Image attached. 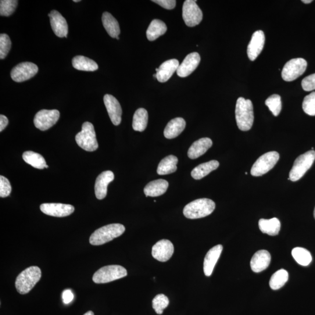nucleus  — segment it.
Returning a JSON list of instances; mask_svg holds the SVG:
<instances>
[{
  "label": "nucleus",
  "mask_w": 315,
  "mask_h": 315,
  "mask_svg": "<svg viewBox=\"0 0 315 315\" xmlns=\"http://www.w3.org/2000/svg\"><path fill=\"white\" fill-rule=\"evenodd\" d=\"M38 67L31 62H24L18 64L13 68L11 72V77L17 82H21L30 80L37 74Z\"/></svg>",
  "instance_id": "obj_12"
},
{
  "label": "nucleus",
  "mask_w": 315,
  "mask_h": 315,
  "mask_svg": "<svg viewBox=\"0 0 315 315\" xmlns=\"http://www.w3.org/2000/svg\"><path fill=\"white\" fill-rule=\"evenodd\" d=\"M59 117V110L43 109L36 114L34 124L40 130H47L57 122Z\"/></svg>",
  "instance_id": "obj_11"
},
{
  "label": "nucleus",
  "mask_w": 315,
  "mask_h": 315,
  "mask_svg": "<svg viewBox=\"0 0 315 315\" xmlns=\"http://www.w3.org/2000/svg\"><path fill=\"white\" fill-rule=\"evenodd\" d=\"M213 145V141L209 138H202L193 143L189 148L188 155L189 159L195 160L205 154Z\"/></svg>",
  "instance_id": "obj_23"
},
{
  "label": "nucleus",
  "mask_w": 315,
  "mask_h": 315,
  "mask_svg": "<svg viewBox=\"0 0 315 315\" xmlns=\"http://www.w3.org/2000/svg\"><path fill=\"white\" fill-rule=\"evenodd\" d=\"M153 2L167 10H173L177 5L175 0H153Z\"/></svg>",
  "instance_id": "obj_43"
},
{
  "label": "nucleus",
  "mask_w": 315,
  "mask_h": 315,
  "mask_svg": "<svg viewBox=\"0 0 315 315\" xmlns=\"http://www.w3.org/2000/svg\"><path fill=\"white\" fill-rule=\"evenodd\" d=\"M302 87L304 91H311L315 89V73L303 79Z\"/></svg>",
  "instance_id": "obj_42"
},
{
  "label": "nucleus",
  "mask_w": 315,
  "mask_h": 315,
  "mask_svg": "<svg viewBox=\"0 0 315 315\" xmlns=\"http://www.w3.org/2000/svg\"><path fill=\"white\" fill-rule=\"evenodd\" d=\"M8 124V118L5 115H3V114H1V115H0V131L2 132L5 130Z\"/></svg>",
  "instance_id": "obj_45"
},
{
  "label": "nucleus",
  "mask_w": 315,
  "mask_h": 315,
  "mask_svg": "<svg viewBox=\"0 0 315 315\" xmlns=\"http://www.w3.org/2000/svg\"><path fill=\"white\" fill-rule=\"evenodd\" d=\"M76 141L81 148L88 152L96 151L98 148L96 132L91 123L86 121L82 126V130L76 136Z\"/></svg>",
  "instance_id": "obj_7"
},
{
  "label": "nucleus",
  "mask_w": 315,
  "mask_h": 315,
  "mask_svg": "<svg viewBox=\"0 0 315 315\" xmlns=\"http://www.w3.org/2000/svg\"><path fill=\"white\" fill-rule=\"evenodd\" d=\"M102 21L107 34L113 38L119 37L120 34L119 24L112 14L105 12L103 14Z\"/></svg>",
  "instance_id": "obj_27"
},
{
  "label": "nucleus",
  "mask_w": 315,
  "mask_h": 315,
  "mask_svg": "<svg viewBox=\"0 0 315 315\" xmlns=\"http://www.w3.org/2000/svg\"><path fill=\"white\" fill-rule=\"evenodd\" d=\"M12 191V185L8 179L5 177H0V197L2 198H7Z\"/></svg>",
  "instance_id": "obj_41"
},
{
  "label": "nucleus",
  "mask_w": 315,
  "mask_h": 315,
  "mask_svg": "<svg viewBox=\"0 0 315 315\" xmlns=\"http://www.w3.org/2000/svg\"><path fill=\"white\" fill-rule=\"evenodd\" d=\"M126 228L122 224H112L105 225L96 230L89 238V243L92 245L105 244L122 235Z\"/></svg>",
  "instance_id": "obj_3"
},
{
  "label": "nucleus",
  "mask_w": 315,
  "mask_h": 315,
  "mask_svg": "<svg viewBox=\"0 0 315 315\" xmlns=\"http://www.w3.org/2000/svg\"><path fill=\"white\" fill-rule=\"evenodd\" d=\"M174 252L173 243L169 240L162 239L153 246L152 255L160 262H166L173 256Z\"/></svg>",
  "instance_id": "obj_13"
},
{
  "label": "nucleus",
  "mask_w": 315,
  "mask_h": 315,
  "mask_svg": "<svg viewBox=\"0 0 315 315\" xmlns=\"http://www.w3.org/2000/svg\"><path fill=\"white\" fill-rule=\"evenodd\" d=\"M84 315H94V313L92 311H88V312L85 313Z\"/></svg>",
  "instance_id": "obj_46"
},
{
  "label": "nucleus",
  "mask_w": 315,
  "mask_h": 315,
  "mask_svg": "<svg viewBox=\"0 0 315 315\" xmlns=\"http://www.w3.org/2000/svg\"><path fill=\"white\" fill-rule=\"evenodd\" d=\"M271 262V255L266 250H260L255 253L250 261V267L255 273L266 269Z\"/></svg>",
  "instance_id": "obj_22"
},
{
  "label": "nucleus",
  "mask_w": 315,
  "mask_h": 315,
  "mask_svg": "<svg viewBox=\"0 0 315 315\" xmlns=\"http://www.w3.org/2000/svg\"><path fill=\"white\" fill-rule=\"evenodd\" d=\"M168 186L169 184L166 180H155L146 185L144 192L146 197H158L164 195L167 192Z\"/></svg>",
  "instance_id": "obj_25"
},
{
  "label": "nucleus",
  "mask_w": 315,
  "mask_h": 315,
  "mask_svg": "<svg viewBox=\"0 0 315 315\" xmlns=\"http://www.w3.org/2000/svg\"><path fill=\"white\" fill-rule=\"evenodd\" d=\"M106 108L111 121L114 126H118L121 123L122 109L119 101L113 96L106 94L103 98Z\"/></svg>",
  "instance_id": "obj_15"
},
{
  "label": "nucleus",
  "mask_w": 315,
  "mask_h": 315,
  "mask_svg": "<svg viewBox=\"0 0 315 315\" xmlns=\"http://www.w3.org/2000/svg\"><path fill=\"white\" fill-rule=\"evenodd\" d=\"M73 2L77 3V2H80V0H74Z\"/></svg>",
  "instance_id": "obj_48"
},
{
  "label": "nucleus",
  "mask_w": 315,
  "mask_h": 315,
  "mask_svg": "<svg viewBox=\"0 0 315 315\" xmlns=\"http://www.w3.org/2000/svg\"><path fill=\"white\" fill-rule=\"evenodd\" d=\"M19 2L16 0H2L0 2V15L9 17L15 12Z\"/></svg>",
  "instance_id": "obj_37"
},
{
  "label": "nucleus",
  "mask_w": 315,
  "mask_h": 315,
  "mask_svg": "<svg viewBox=\"0 0 315 315\" xmlns=\"http://www.w3.org/2000/svg\"><path fill=\"white\" fill-rule=\"evenodd\" d=\"M63 300L65 304L70 303L74 299V294L70 289H66L63 292Z\"/></svg>",
  "instance_id": "obj_44"
},
{
  "label": "nucleus",
  "mask_w": 315,
  "mask_h": 315,
  "mask_svg": "<svg viewBox=\"0 0 315 315\" xmlns=\"http://www.w3.org/2000/svg\"><path fill=\"white\" fill-rule=\"evenodd\" d=\"M200 56L198 53L194 52L189 54L185 57L180 66H179L177 73L179 77L184 78L191 75L199 65Z\"/></svg>",
  "instance_id": "obj_16"
},
{
  "label": "nucleus",
  "mask_w": 315,
  "mask_h": 315,
  "mask_svg": "<svg viewBox=\"0 0 315 315\" xmlns=\"http://www.w3.org/2000/svg\"><path fill=\"white\" fill-rule=\"evenodd\" d=\"M223 247L221 245H218L211 248L206 254L204 260V273L206 276H210L213 273L214 268L218 259H219Z\"/></svg>",
  "instance_id": "obj_21"
},
{
  "label": "nucleus",
  "mask_w": 315,
  "mask_h": 315,
  "mask_svg": "<svg viewBox=\"0 0 315 315\" xmlns=\"http://www.w3.org/2000/svg\"><path fill=\"white\" fill-rule=\"evenodd\" d=\"M313 216H314V219H315V208H314V211H313Z\"/></svg>",
  "instance_id": "obj_49"
},
{
  "label": "nucleus",
  "mask_w": 315,
  "mask_h": 315,
  "mask_svg": "<svg viewBox=\"0 0 315 315\" xmlns=\"http://www.w3.org/2000/svg\"><path fill=\"white\" fill-rule=\"evenodd\" d=\"M180 62L177 59H171L163 63L159 69H156V78L160 82H166L170 80L174 73L177 71Z\"/></svg>",
  "instance_id": "obj_20"
},
{
  "label": "nucleus",
  "mask_w": 315,
  "mask_h": 315,
  "mask_svg": "<svg viewBox=\"0 0 315 315\" xmlns=\"http://www.w3.org/2000/svg\"><path fill=\"white\" fill-rule=\"evenodd\" d=\"M307 63L302 58L293 59L289 60L282 69L281 76L285 81L291 82L296 80L305 73Z\"/></svg>",
  "instance_id": "obj_9"
},
{
  "label": "nucleus",
  "mask_w": 315,
  "mask_h": 315,
  "mask_svg": "<svg viewBox=\"0 0 315 315\" xmlns=\"http://www.w3.org/2000/svg\"><path fill=\"white\" fill-rule=\"evenodd\" d=\"M289 275L287 271L280 269L272 275L270 282V287L272 289L277 290L283 287L288 280Z\"/></svg>",
  "instance_id": "obj_34"
},
{
  "label": "nucleus",
  "mask_w": 315,
  "mask_h": 315,
  "mask_svg": "<svg viewBox=\"0 0 315 315\" xmlns=\"http://www.w3.org/2000/svg\"><path fill=\"white\" fill-rule=\"evenodd\" d=\"M148 114L144 108H139L135 111L132 120V128L135 131L142 132L147 126Z\"/></svg>",
  "instance_id": "obj_32"
},
{
  "label": "nucleus",
  "mask_w": 315,
  "mask_h": 315,
  "mask_svg": "<svg viewBox=\"0 0 315 315\" xmlns=\"http://www.w3.org/2000/svg\"><path fill=\"white\" fill-rule=\"evenodd\" d=\"M126 268L119 265H110L103 267L93 275L92 280L96 284H105L126 277Z\"/></svg>",
  "instance_id": "obj_5"
},
{
  "label": "nucleus",
  "mask_w": 315,
  "mask_h": 315,
  "mask_svg": "<svg viewBox=\"0 0 315 315\" xmlns=\"http://www.w3.org/2000/svg\"><path fill=\"white\" fill-rule=\"evenodd\" d=\"M182 16L186 26L194 27L202 22L203 13L196 1L186 0L182 9Z\"/></svg>",
  "instance_id": "obj_10"
},
{
  "label": "nucleus",
  "mask_w": 315,
  "mask_h": 315,
  "mask_svg": "<svg viewBox=\"0 0 315 315\" xmlns=\"http://www.w3.org/2000/svg\"><path fill=\"white\" fill-rule=\"evenodd\" d=\"M265 44V36L262 31H257L252 35L251 41L247 49L249 59L255 60L262 52Z\"/></svg>",
  "instance_id": "obj_17"
},
{
  "label": "nucleus",
  "mask_w": 315,
  "mask_h": 315,
  "mask_svg": "<svg viewBox=\"0 0 315 315\" xmlns=\"http://www.w3.org/2000/svg\"><path fill=\"white\" fill-rule=\"evenodd\" d=\"M259 227L263 233L275 236L280 231L281 223L277 218H273L270 220L260 219L259 221Z\"/></svg>",
  "instance_id": "obj_28"
},
{
  "label": "nucleus",
  "mask_w": 315,
  "mask_h": 315,
  "mask_svg": "<svg viewBox=\"0 0 315 315\" xmlns=\"http://www.w3.org/2000/svg\"><path fill=\"white\" fill-rule=\"evenodd\" d=\"M314 160L315 151L313 150H311V151L299 155L293 163L288 180L292 182H296L300 180L312 167Z\"/></svg>",
  "instance_id": "obj_6"
},
{
  "label": "nucleus",
  "mask_w": 315,
  "mask_h": 315,
  "mask_svg": "<svg viewBox=\"0 0 315 315\" xmlns=\"http://www.w3.org/2000/svg\"><path fill=\"white\" fill-rule=\"evenodd\" d=\"M42 272L40 268L31 266L26 268L16 278V287L20 294L30 292L41 280Z\"/></svg>",
  "instance_id": "obj_2"
},
{
  "label": "nucleus",
  "mask_w": 315,
  "mask_h": 315,
  "mask_svg": "<svg viewBox=\"0 0 315 315\" xmlns=\"http://www.w3.org/2000/svg\"><path fill=\"white\" fill-rule=\"evenodd\" d=\"M41 210L45 214L56 217L70 216L74 211V207L62 203H44L40 206Z\"/></svg>",
  "instance_id": "obj_14"
},
{
  "label": "nucleus",
  "mask_w": 315,
  "mask_h": 315,
  "mask_svg": "<svg viewBox=\"0 0 315 315\" xmlns=\"http://www.w3.org/2000/svg\"><path fill=\"white\" fill-rule=\"evenodd\" d=\"M280 159L276 151H271L260 156L253 164L250 173L253 177H261L273 169Z\"/></svg>",
  "instance_id": "obj_8"
},
{
  "label": "nucleus",
  "mask_w": 315,
  "mask_h": 315,
  "mask_svg": "<svg viewBox=\"0 0 315 315\" xmlns=\"http://www.w3.org/2000/svg\"><path fill=\"white\" fill-rule=\"evenodd\" d=\"M245 174L246 175H248V173H245Z\"/></svg>",
  "instance_id": "obj_51"
},
{
  "label": "nucleus",
  "mask_w": 315,
  "mask_h": 315,
  "mask_svg": "<svg viewBox=\"0 0 315 315\" xmlns=\"http://www.w3.org/2000/svg\"><path fill=\"white\" fill-rule=\"evenodd\" d=\"M265 104L268 107L274 116H277L280 113L282 104L280 95H272L265 101Z\"/></svg>",
  "instance_id": "obj_36"
},
{
  "label": "nucleus",
  "mask_w": 315,
  "mask_h": 315,
  "mask_svg": "<svg viewBox=\"0 0 315 315\" xmlns=\"http://www.w3.org/2000/svg\"><path fill=\"white\" fill-rule=\"evenodd\" d=\"M186 121L182 117H177L171 120L165 128L164 134L168 139H173L178 137L185 130Z\"/></svg>",
  "instance_id": "obj_24"
},
{
  "label": "nucleus",
  "mask_w": 315,
  "mask_h": 315,
  "mask_svg": "<svg viewBox=\"0 0 315 315\" xmlns=\"http://www.w3.org/2000/svg\"><path fill=\"white\" fill-rule=\"evenodd\" d=\"M49 168V166H47V165H46V167H45V168Z\"/></svg>",
  "instance_id": "obj_50"
},
{
  "label": "nucleus",
  "mask_w": 315,
  "mask_h": 315,
  "mask_svg": "<svg viewBox=\"0 0 315 315\" xmlns=\"http://www.w3.org/2000/svg\"><path fill=\"white\" fill-rule=\"evenodd\" d=\"M302 109L309 116H315V92L305 96L302 103Z\"/></svg>",
  "instance_id": "obj_39"
},
{
  "label": "nucleus",
  "mask_w": 315,
  "mask_h": 315,
  "mask_svg": "<svg viewBox=\"0 0 315 315\" xmlns=\"http://www.w3.org/2000/svg\"><path fill=\"white\" fill-rule=\"evenodd\" d=\"M51 24L54 33L59 38H67L68 32V24L65 19L59 12L53 10L49 14Z\"/></svg>",
  "instance_id": "obj_18"
},
{
  "label": "nucleus",
  "mask_w": 315,
  "mask_h": 315,
  "mask_svg": "<svg viewBox=\"0 0 315 315\" xmlns=\"http://www.w3.org/2000/svg\"><path fill=\"white\" fill-rule=\"evenodd\" d=\"M170 300L166 295L161 293L152 300V307L157 314H163V311L169 305Z\"/></svg>",
  "instance_id": "obj_38"
},
{
  "label": "nucleus",
  "mask_w": 315,
  "mask_h": 315,
  "mask_svg": "<svg viewBox=\"0 0 315 315\" xmlns=\"http://www.w3.org/2000/svg\"><path fill=\"white\" fill-rule=\"evenodd\" d=\"M12 48V41L8 35H0V59H5Z\"/></svg>",
  "instance_id": "obj_40"
},
{
  "label": "nucleus",
  "mask_w": 315,
  "mask_h": 315,
  "mask_svg": "<svg viewBox=\"0 0 315 315\" xmlns=\"http://www.w3.org/2000/svg\"><path fill=\"white\" fill-rule=\"evenodd\" d=\"M216 208V204L209 199L194 200L185 207L184 216L189 219H198L209 216Z\"/></svg>",
  "instance_id": "obj_4"
},
{
  "label": "nucleus",
  "mask_w": 315,
  "mask_h": 315,
  "mask_svg": "<svg viewBox=\"0 0 315 315\" xmlns=\"http://www.w3.org/2000/svg\"><path fill=\"white\" fill-rule=\"evenodd\" d=\"M219 166V163L216 160H212L209 162L200 164L193 170L191 173L192 177L196 180H202L211 172L217 170Z\"/></svg>",
  "instance_id": "obj_26"
},
{
  "label": "nucleus",
  "mask_w": 315,
  "mask_h": 315,
  "mask_svg": "<svg viewBox=\"0 0 315 315\" xmlns=\"http://www.w3.org/2000/svg\"><path fill=\"white\" fill-rule=\"evenodd\" d=\"M167 27L163 21L153 20L146 31V38L149 41H153L166 33Z\"/></svg>",
  "instance_id": "obj_30"
},
{
  "label": "nucleus",
  "mask_w": 315,
  "mask_h": 315,
  "mask_svg": "<svg viewBox=\"0 0 315 315\" xmlns=\"http://www.w3.org/2000/svg\"><path fill=\"white\" fill-rule=\"evenodd\" d=\"M292 255L297 263L303 266H307L312 262V257L308 250L297 247L292 250Z\"/></svg>",
  "instance_id": "obj_35"
},
{
  "label": "nucleus",
  "mask_w": 315,
  "mask_h": 315,
  "mask_svg": "<svg viewBox=\"0 0 315 315\" xmlns=\"http://www.w3.org/2000/svg\"><path fill=\"white\" fill-rule=\"evenodd\" d=\"M23 159L25 162L37 169H44L46 166L44 158L37 152L31 151L25 152L23 155Z\"/></svg>",
  "instance_id": "obj_33"
},
{
  "label": "nucleus",
  "mask_w": 315,
  "mask_h": 315,
  "mask_svg": "<svg viewBox=\"0 0 315 315\" xmlns=\"http://www.w3.org/2000/svg\"><path fill=\"white\" fill-rule=\"evenodd\" d=\"M302 2L303 3H305V4H309V3H312V0H308V1H307H307H306V0H302Z\"/></svg>",
  "instance_id": "obj_47"
},
{
  "label": "nucleus",
  "mask_w": 315,
  "mask_h": 315,
  "mask_svg": "<svg viewBox=\"0 0 315 315\" xmlns=\"http://www.w3.org/2000/svg\"><path fill=\"white\" fill-rule=\"evenodd\" d=\"M178 159L173 155L167 156L161 161L157 168V173L160 175H169L177 170Z\"/></svg>",
  "instance_id": "obj_29"
},
{
  "label": "nucleus",
  "mask_w": 315,
  "mask_h": 315,
  "mask_svg": "<svg viewBox=\"0 0 315 315\" xmlns=\"http://www.w3.org/2000/svg\"><path fill=\"white\" fill-rule=\"evenodd\" d=\"M114 175L112 171H106L100 174L95 182V193L96 198L102 200L107 195V186L114 180Z\"/></svg>",
  "instance_id": "obj_19"
},
{
  "label": "nucleus",
  "mask_w": 315,
  "mask_h": 315,
  "mask_svg": "<svg viewBox=\"0 0 315 315\" xmlns=\"http://www.w3.org/2000/svg\"><path fill=\"white\" fill-rule=\"evenodd\" d=\"M235 117L240 130L246 131L252 128L254 113L252 102L250 100L242 97L238 99L236 104Z\"/></svg>",
  "instance_id": "obj_1"
},
{
  "label": "nucleus",
  "mask_w": 315,
  "mask_h": 315,
  "mask_svg": "<svg viewBox=\"0 0 315 315\" xmlns=\"http://www.w3.org/2000/svg\"><path fill=\"white\" fill-rule=\"evenodd\" d=\"M73 66L78 70L95 71L98 69L97 63L94 60L83 56L74 57L72 60Z\"/></svg>",
  "instance_id": "obj_31"
}]
</instances>
